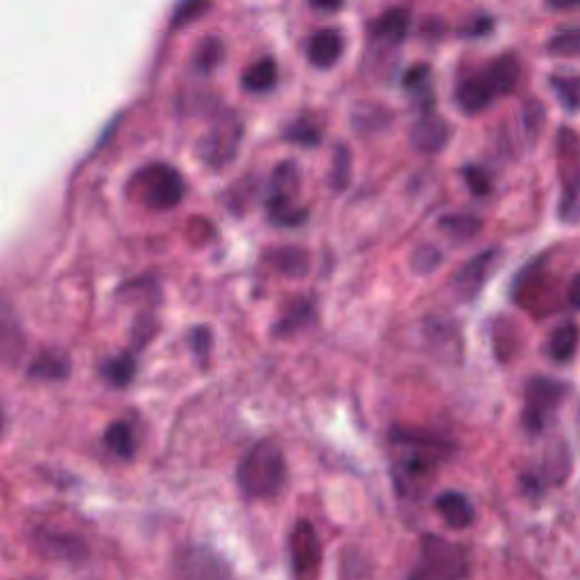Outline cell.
Instances as JSON below:
<instances>
[{"label":"cell","mask_w":580,"mask_h":580,"mask_svg":"<svg viewBox=\"0 0 580 580\" xmlns=\"http://www.w3.org/2000/svg\"><path fill=\"white\" fill-rule=\"evenodd\" d=\"M286 458L277 442L261 440L243 456L236 469V481L243 494L252 499H270L286 483Z\"/></svg>","instance_id":"1"},{"label":"cell","mask_w":580,"mask_h":580,"mask_svg":"<svg viewBox=\"0 0 580 580\" xmlns=\"http://www.w3.org/2000/svg\"><path fill=\"white\" fill-rule=\"evenodd\" d=\"M300 170L295 161H281L270 179V193L266 200L268 216L279 227H297L306 223L309 209L300 202Z\"/></svg>","instance_id":"2"},{"label":"cell","mask_w":580,"mask_h":580,"mask_svg":"<svg viewBox=\"0 0 580 580\" xmlns=\"http://www.w3.org/2000/svg\"><path fill=\"white\" fill-rule=\"evenodd\" d=\"M132 191L152 211L175 209L184 198V179L166 164H150L132 177Z\"/></svg>","instance_id":"3"},{"label":"cell","mask_w":580,"mask_h":580,"mask_svg":"<svg viewBox=\"0 0 580 580\" xmlns=\"http://www.w3.org/2000/svg\"><path fill=\"white\" fill-rule=\"evenodd\" d=\"M467 553L456 542L438 535H424L420 549V565L413 578H463L467 576Z\"/></svg>","instance_id":"4"},{"label":"cell","mask_w":580,"mask_h":580,"mask_svg":"<svg viewBox=\"0 0 580 580\" xmlns=\"http://www.w3.org/2000/svg\"><path fill=\"white\" fill-rule=\"evenodd\" d=\"M243 139V123L236 116H225L198 141V157L213 170L225 168L238 155Z\"/></svg>","instance_id":"5"},{"label":"cell","mask_w":580,"mask_h":580,"mask_svg":"<svg viewBox=\"0 0 580 580\" xmlns=\"http://www.w3.org/2000/svg\"><path fill=\"white\" fill-rule=\"evenodd\" d=\"M560 170L562 184H565V195H562L560 216L567 220H578L580 216V157H578V141L576 134L569 130L560 132Z\"/></svg>","instance_id":"6"},{"label":"cell","mask_w":580,"mask_h":580,"mask_svg":"<svg viewBox=\"0 0 580 580\" xmlns=\"http://www.w3.org/2000/svg\"><path fill=\"white\" fill-rule=\"evenodd\" d=\"M567 386L560 381L537 377L531 379L526 386V408H524V424L531 433H540L547 413H551L567 395Z\"/></svg>","instance_id":"7"},{"label":"cell","mask_w":580,"mask_h":580,"mask_svg":"<svg viewBox=\"0 0 580 580\" xmlns=\"http://www.w3.org/2000/svg\"><path fill=\"white\" fill-rule=\"evenodd\" d=\"M290 558H293V571L297 576H309L318 569L320 542L309 522H297L290 533Z\"/></svg>","instance_id":"8"},{"label":"cell","mask_w":580,"mask_h":580,"mask_svg":"<svg viewBox=\"0 0 580 580\" xmlns=\"http://www.w3.org/2000/svg\"><path fill=\"white\" fill-rule=\"evenodd\" d=\"M497 259H499L497 250H485L479 254V257L467 261L465 266L458 270V275L454 277L456 293L460 297H465V300H472V297L479 295V290L483 288L485 281H488Z\"/></svg>","instance_id":"9"},{"label":"cell","mask_w":580,"mask_h":580,"mask_svg":"<svg viewBox=\"0 0 580 580\" xmlns=\"http://www.w3.org/2000/svg\"><path fill=\"white\" fill-rule=\"evenodd\" d=\"M451 139V127L438 114L424 112V116L413 125L411 141L420 152L426 155H435V152L445 150V145Z\"/></svg>","instance_id":"10"},{"label":"cell","mask_w":580,"mask_h":580,"mask_svg":"<svg viewBox=\"0 0 580 580\" xmlns=\"http://www.w3.org/2000/svg\"><path fill=\"white\" fill-rule=\"evenodd\" d=\"M494 98H497V91H494L485 73L467 78L456 87V105L460 107V112L469 116L481 114L483 109H488Z\"/></svg>","instance_id":"11"},{"label":"cell","mask_w":580,"mask_h":580,"mask_svg":"<svg viewBox=\"0 0 580 580\" xmlns=\"http://www.w3.org/2000/svg\"><path fill=\"white\" fill-rule=\"evenodd\" d=\"M343 34L334 28H324L318 30L309 39V46H306V57L315 68H331L334 66L340 55H343Z\"/></svg>","instance_id":"12"},{"label":"cell","mask_w":580,"mask_h":580,"mask_svg":"<svg viewBox=\"0 0 580 580\" xmlns=\"http://www.w3.org/2000/svg\"><path fill=\"white\" fill-rule=\"evenodd\" d=\"M435 510L451 528H467L474 522V506L465 494L442 492L435 497Z\"/></svg>","instance_id":"13"},{"label":"cell","mask_w":580,"mask_h":580,"mask_svg":"<svg viewBox=\"0 0 580 580\" xmlns=\"http://www.w3.org/2000/svg\"><path fill=\"white\" fill-rule=\"evenodd\" d=\"M28 374L39 381H64L71 374V361L62 352H44L34 358Z\"/></svg>","instance_id":"14"},{"label":"cell","mask_w":580,"mask_h":580,"mask_svg":"<svg viewBox=\"0 0 580 580\" xmlns=\"http://www.w3.org/2000/svg\"><path fill=\"white\" fill-rule=\"evenodd\" d=\"M578 343H580L578 324L567 322V324H562V327H558L549 336L547 352L556 363H569L571 358H574L576 352H578Z\"/></svg>","instance_id":"15"},{"label":"cell","mask_w":580,"mask_h":580,"mask_svg":"<svg viewBox=\"0 0 580 580\" xmlns=\"http://www.w3.org/2000/svg\"><path fill=\"white\" fill-rule=\"evenodd\" d=\"M277 62L272 57H261L243 73V89L250 93H268L277 84Z\"/></svg>","instance_id":"16"},{"label":"cell","mask_w":580,"mask_h":580,"mask_svg":"<svg viewBox=\"0 0 580 580\" xmlns=\"http://www.w3.org/2000/svg\"><path fill=\"white\" fill-rule=\"evenodd\" d=\"M485 75H488V80L494 87V91H497V96H508V93L517 87V80H519L517 57L503 55L499 59H494L488 71H485Z\"/></svg>","instance_id":"17"},{"label":"cell","mask_w":580,"mask_h":580,"mask_svg":"<svg viewBox=\"0 0 580 580\" xmlns=\"http://www.w3.org/2000/svg\"><path fill=\"white\" fill-rule=\"evenodd\" d=\"M268 261L281 275L290 277H302L309 270V257L300 247H277V250L268 252Z\"/></svg>","instance_id":"18"},{"label":"cell","mask_w":580,"mask_h":580,"mask_svg":"<svg viewBox=\"0 0 580 580\" xmlns=\"http://www.w3.org/2000/svg\"><path fill=\"white\" fill-rule=\"evenodd\" d=\"M100 372L109 386L114 388H125L130 386L134 374H136V361L132 354H118L114 358H107L105 363L100 365Z\"/></svg>","instance_id":"19"},{"label":"cell","mask_w":580,"mask_h":580,"mask_svg":"<svg viewBox=\"0 0 580 580\" xmlns=\"http://www.w3.org/2000/svg\"><path fill=\"white\" fill-rule=\"evenodd\" d=\"M225 59V44L218 37H204L193 55V66L200 73H211L213 68L223 64Z\"/></svg>","instance_id":"20"},{"label":"cell","mask_w":580,"mask_h":580,"mask_svg":"<svg viewBox=\"0 0 580 580\" xmlns=\"http://www.w3.org/2000/svg\"><path fill=\"white\" fill-rule=\"evenodd\" d=\"M481 220L469 213H454V216H445L440 220V229L454 241H469L481 232Z\"/></svg>","instance_id":"21"},{"label":"cell","mask_w":580,"mask_h":580,"mask_svg":"<svg viewBox=\"0 0 580 580\" xmlns=\"http://www.w3.org/2000/svg\"><path fill=\"white\" fill-rule=\"evenodd\" d=\"M408 32V12L406 10H390L383 14L381 19L374 25V34L381 39L390 41V44H399L404 41Z\"/></svg>","instance_id":"22"},{"label":"cell","mask_w":580,"mask_h":580,"mask_svg":"<svg viewBox=\"0 0 580 580\" xmlns=\"http://www.w3.org/2000/svg\"><path fill=\"white\" fill-rule=\"evenodd\" d=\"M105 445L114 451L118 458H132L136 451L134 433L125 422H114L109 424V429L105 431Z\"/></svg>","instance_id":"23"},{"label":"cell","mask_w":580,"mask_h":580,"mask_svg":"<svg viewBox=\"0 0 580 580\" xmlns=\"http://www.w3.org/2000/svg\"><path fill=\"white\" fill-rule=\"evenodd\" d=\"M551 89L556 91L567 112L580 109V75H553Z\"/></svg>","instance_id":"24"},{"label":"cell","mask_w":580,"mask_h":580,"mask_svg":"<svg viewBox=\"0 0 580 580\" xmlns=\"http://www.w3.org/2000/svg\"><path fill=\"white\" fill-rule=\"evenodd\" d=\"M284 139L290 143L304 145V148H315L322 141L320 127L315 125L309 118H297L284 130Z\"/></svg>","instance_id":"25"},{"label":"cell","mask_w":580,"mask_h":580,"mask_svg":"<svg viewBox=\"0 0 580 580\" xmlns=\"http://www.w3.org/2000/svg\"><path fill=\"white\" fill-rule=\"evenodd\" d=\"M349 177H352V155L345 145H338L334 152V164H331L329 170V184L334 191H343L347 189Z\"/></svg>","instance_id":"26"},{"label":"cell","mask_w":580,"mask_h":580,"mask_svg":"<svg viewBox=\"0 0 580 580\" xmlns=\"http://www.w3.org/2000/svg\"><path fill=\"white\" fill-rule=\"evenodd\" d=\"M549 53L556 57H580V28H567L549 41Z\"/></svg>","instance_id":"27"},{"label":"cell","mask_w":580,"mask_h":580,"mask_svg":"<svg viewBox=\"0 0 580 580\" xmlns=\"http://www.w3.org/2000/svg\"><path fill=\"white\" fill-rule=\"evenodd\" d=\"M209 5H211V0H179L173 14V28L195 21L198 16H202L209 10Z\"/></svg>","instance_id":"28"},{"label":"cell","mask_w":580,"mask_h":580,"mask_svg":"<svg viewBox=\"0 0 580 580\" xmlns=\"http://www.w3.org/2000/svg\"><path fill=\"white\" fill-rule=\"evenodd\" d=\"M309 318H311V306H309V302H297L295 309H290V311L284 315V320L277 322L275 334H277V336L290 334V331L300 329L302 324H306V320H309Z\"/></svg>","instance_id":"29"},{"label":"cell","mask_w":580,"mask_h":580,"mask_svg":"<svg viewBox=\"0 0 580 580\" xmlns=\"http://www.w3.org/2000/svg\"><path fill=\"white\" fill-rule=\"evenodd\" d=\"M413 268L417 272H422V275H426V272H431L435 270L442 263V257H440V252L435 250V247L431 245H422V247H417V250L413 252Z\"/></svg>","instance_id":"30"},{"label":"cell","mask_w":580,"mask_h":580,"mask_svg":"<svg viewBox=\"0 0 580 580\" xmlns=\"http://www.w3.org/2000/svg\"><path fill=\"white\" fill-rule=\"evenodd\" d=\"M429 66H415L411 71L406 73L404 78V87L413 93H422L429 91Z\"/></svg>","instance_id":"31"},{"label":"cell","mask_w":580,"mask_h":580,"mask_svg":"<svg viewBox=\"0 0 580 580\" xmlns=\"http://www.w3.org/2000/svg\"><path fill=\"white\" fill-rule=\"evenodd\" d=\"M465 179H467L469 189H472V193H476V195H485V193H490V189H492L488 173H485V170H481V168H476V166L465 168Z\"/></svg>","instance_id":"32"},{"label":"cell","mask_w":580,"mask_h":580,"mask_svg":"<svg viewBox=\"0 0 580 580\" xmlns=\"http://www.w3.org/2000/svg\"><path fill=\"white\" fill-rule=\"evenodd\" d=\"M309 3L320 12H338L343 7L345 0H309Z\"/></svg>","instance_id":"33"},{"label":"cell","mask_w":580,"mask_h":580,"mask_svg":"<svg viewBox=\"0 0 580 580\" xmlns=\"http://www.w3.org/2000/svg\"><path fill=\"white\" fill-rule=\"evenodd\" d=\"M547 7L556 12H567V10H576V7H580V0H547Z\"/></svg>","instance_id":"34"},{"label":"cell","mask_w":580,"mask_h":580,"mask_svg":"<svg viewBox=\"0 0 580 580\" xmlns=\"http://www.w3.org/2000/svg\"><path fill=\"white\" fill-rule=\"evenodd\" d=\"M569 302L574 309L580 311V272H576V277L569 284Z\"/></svg>","instance_id":"35"}]
</instances>
